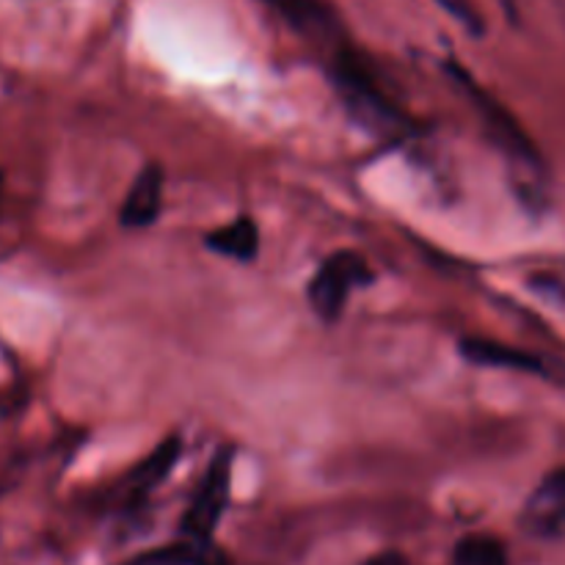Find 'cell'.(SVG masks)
<instances>
[{
  "label": "cell",
  "instance_id": "10",
  "mask_svg": "<svg viewBox=\"0 0 565 565\" xmlns=\"http://www.w3.org/2000/svg\"><path fill=\"white\" fill-rule=\"evenodd\" d=\"M132 565H230V563H226V557L221 555L210 541L188 539L185 544L166 546V550L141 555Z\"/></svg>",
  "mask_w": 565,
  "mask_h": 565
},
{
  "label": "cell",
  "instance_id": "2",
  "mask_svg": "<svg viewBox=\"0 0 565 565\" xmlns=\"http://www.w3.org/2000/svg\"><path fill=\"white\" fill-rule=\"evenodd\" d=\"M337 86H340L345 105L359 121L370 125L379 132H395L401 130V116L392 108L390 99L379 88V83L351 58V55H340L337 58Z\"/></svg>",
  "mask_w": 565,
  "mask_h": 565
},
{
  "label": "cell",
  "instance_id": "6",
  "mask_svg": "<svg viewBox=\"0 0 565 565\" xmlns=\"http://www.w3.org/2000/svg\"><path fill=\"white\" fill-rule=\"evenodd\" d=\"M160 204H163V171L160 166H143L121 204V224L130 230H143V226L154 224Z\"/></svg>",
  "mask_w": 565,
  "mask_h": 565
},
{
  "label": "cell",
  "instance_id": "4",
  "mask_svg": "<svg viewBox=\"0 0 565 565\" xmlns=\"http://www.w3.org/2000/svg\"><path fill=\"white\" fill-rule=\"evenodd\" d=\"M452 77H456V83H461V88L469 94V99L475 103L478 114L483 116L491 138H494L516 163H522L524 169H539V152H535L530 138L522 132V127L511 119V114H508L497 99H491L463 70H456V66H452Z\"/></svg>",
  "mask_w": 565,
  "mask_h": 565
},
{
  "label": "cell",
  "instance_id": "9",
  "mask_svg": "<svg viewBox=\"0 0 565 565\" xmlns=\"http://www.w3.org/2000/svg\"><path fill=\"white\" fill-rule=\"evenodd\" d=\"M270 9L279 11L298 33L303 36H326L329 39L334 33V22H331L329 11L323 9L320 0H265Z\"/></svg>",
  "mask_w": 565,
  "mask_h": 565
},
{
  "label": "cell",
  "instance_id": "8",
  "mask_svg": "<svg viewBox=\"0 0 565 565\" xmlns=\"http://www.w3.org/2000/svg\"><path fill=\"white\" fill-rule=\"evenodd\" d=\"M207 246L237 263H252L259 252V232L252 218H235L207 235Z\"/></svg>",
  "mask_w": 565,
  "mask_h": 565
},
{
  "label": "cell",
  "instance_id": "11",
  "mask_svg": "<svg viewBox=\"0 0 565 565\" xmlns=\"http://www.w3.org/2000/svg\"><path fill=\"white\" fill-rule=\"evenodd\" d=\"M452 565H508V550L494 535L475 533L458 541Z\"/></svg>",
  "mask_w": 565,
  "mask_h": 565
},
{
  "label": "cell",
  "instance_id": "12",
  "mask_svg": "<svg viewBox=\"0 0 565 565\" xmlns=\"http://www.w3.org/2000/svg\"><path fill=\"white\" fill-rule=\"evenodd\" d=\"M436 3H439L441 9L452 17V20H458L461 25H467L469 33H483V20L475 14V9L467 3V0H436Z\"/></svg>",
  "mask_w": 565,
  "mask_h": 565
},
{
  "label": "cell",
  "instance_id": "1",
  "mask_svg": "<svg viewBox=\"0 0 565 565\" xmlns=\"http://www.w3.org/2000/svg\"><path fill=\"white\" fill-rule=\"evenodd\" d=\"M370 279H373V274H370L367 263L359 254L337 252L329 259H323V265L315 270L307 298L320 318L337 320L345 309L351 292L356 287L370 285Z\"/></svg>",
  "mask_w": 565,
  "mask_h": 565
},
{
  "label": "cell",
  "instance_id": "3",
  "mask_svg": "<svg viewBox=\"0 0 565 565\" xmlns=\"http://www.w3.org/2000/svg\"><path fill=\"white\" fill-rule=\"evenodd\" d=\"M232 480V452L224 450L213 458L207 475L199 483L185 516H182V535L193 541H210V535L218 527L224 516L226 500H230Z\"/></svg>",
  "mask_w": 565,
  "mask_h": 565
},
{
  "label": "cell",
  "instance_id": "13",
  "mask_svg": "<svg viewBox=\"0 0 565 565\" xmlns=\"http://www.w3.org/2000/svg\"><path fill=\"white\" fill-rule=\"evenodd\" d=\"M367 565H406L401 555H395V552H386V555H379L375 561H370Z\"/></svg>",
  "mask_w": 565,
  "mask_h": 565
},
{
  "label": "cell",
  "instance_id": "5",
  "mask_svg": "<svg viewBox=\"0 0 565 565\" xmlns=\"http://www.w3.org/2000/svg\"><path fill=\"white\" fill-rule=\"evenodd\" d=\"M524 533L539 541L565 539V467L546 475L522 508Z\"/></svg>",
  "mask_w": 565,
  "mask_h": 565
},
{
  "label": "cell",
  "instance_id": "7",
  "mask_svg": "<svg viewBox=\"0 0 565 565\" xmlns=\"http://www.w3.org/2000/svg\"><path fill=\"white\" fill-rule=\"evenodd\" d=\"M461 356L467 362L480 364V367H502L516 370V373L546 375V364L535 353L522 351V348L502 345V342L483 340V337H467L461 340Z\"/></svg>",
  "mask_w": 565,
  "mask_h": 565
}]
</instances>
